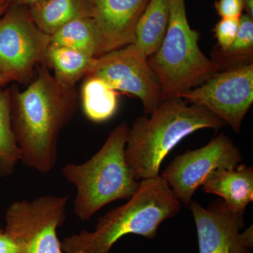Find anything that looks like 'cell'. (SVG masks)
Returning a JSON list of instances; mask_svg holds the SVG:
<instances>
[{
	"label": "cell",
	"instance_id": "6da1fadb",
	"mask_svg": "<svg viewBox=\"0 0 253 253\" xmlns=\"http://www.w3.org/2000/svg\"><path fill=\"white\" fill-rule=\"evenodd\" d=\"M13 131L21 151V162L42 174L54 169L57 161L60 132L76 114V86L64 85L46 65L36 68V76L24 91L10 87Z\"/></svg>",
	"mask_w": 253,
	"mask_h": 253
},
{
	"label": "cell",
	"instance_id": "7a4b0ae2",
	"mask_svg": "<svg viewBox=\"0 0 253 253\" xmlns=\"http://www.w3.org/2000/svg\"><path fill=\"white\" fill-rule=\"evenodd\" d=\"M150 116L136 118L125 150L126 164L138 181L159 176L163 160L186 136L226 126L206 108L189 105L179 96L165 99Z\"/></svg>",
	"mask_w": 253,
	"mask_h": 253
},
{
	"label": "cell",
	"instance_id": "3957f363",
	"mask_svg": "<svg viewBox=\"0 0 253 253\" xmlns=\"http://www.w3.org/2000/svg\"><path fill=\"white\" fill-rule=\"evenodd\" d=\"M181 202L161 175L141 180L127 203L100 217L94 230H82L61 241L65 253H109L128 234L154 239L163 221L176 215Z\"/></svg>",
	"mask_w": 253,
	"mask_h": 253
},
{
	"label": "cell",
	"instance_id": "277c9868",
	"mask_svg": "<svg viewBox=\"0 0 253 253\" xmlns=\"http://www.w3.org/2000/svg\"><path fill=\"white\" fill-rule=\"evenodd\" d=\"M129 130L126 122L121 123L89 161L63 168V176L77 189L73 212L81 221L89 220L113 201H128L139 189L141 181L136 180L125 158Z\"/></svg>",
	"mask_w": 253,
	"mask_h": 253
},
{
	"label": "cell",
	"instance_id": "5b68a950",
	"mask_svg": "<svg viewBox=\"0 0 253 253\" xmlns=\"http://www.w3.org/2000/svg\"><path fill=\"white\" fill-rule=\"evenodd\" d=\"M200 33L190 26L185 0H169V20L164 41L148 58L161 82L164 99L201 85L214 73L217 65L199 46Z\"/></svg>",
	"mask_w": 253,
	"mask_h": 253
},
{
	"label": "cell",
	"instance_id": "8992f818",
	"mask_svg": "<svg viewBox=\"0 0 253 253\" xmlns=\"http://www.w3.org/2000/svg\"><path fill=\"white\" fill-rule=\"evenodd\" d=\"M49 44L50 36L36 26L28 7L10 4L0 17V73L28 85L36 68L46 65Z\"/></svg>",
	"mask_w": 253,
	"mask_h": 253
},
{
	"label": "cell",
	"instance_id": "52a82bcc",
	"mask_svg": "<svg viewBox=\"0 0 253 253\" xmlns=\"http://www.w3.org/2000/svg\"><path fill=\"white\" fill-rule=\"evenodd\" d=\"M68 199L46 195L10 205L4 231L17 244L18 253H65L57 229L66 220Z\"/></svg>",
	"mask_w": 253,
	"mask_h": 253
},
{
	"label": "cell",
	"instance_id": "ba28073f",
	"mask_svg": "<svg viewBox=\"0 0 253 253\" xmlns=\"http://www.w3.org/2000/svg\"><path fill=\"white\" fill-rule=\"evenodd\" d=\"M87 77L100 78L114 90L139 98L146 114L151 115L165 100L148 58L133 44L95 58Z\"/></svg>",
	"mask_w": 253,
	"mask_h": 253
},
{
	"label": "cell",
	"instance_id": "9c48e42d",
	"mask_svg": "<svg viewBox=\"0 0 253 253\" xmlns=\"http://www.w3.org/2000/svg\"><path fill=\"white\" fill-rule=\"evenodd\" d=\"M178 96L206 108L239 134L253 103V63L214 73Z\"/></svg>",
	"mask_w": 253,
	"mask_h": 253
},
{
	"label": "cell",
	"instance_id": "30bf717a",
	"mask_svg": "<svg viewBox=\"0 0 253 253\" xmlns=\"http://www.w3.org/2000/svg\"><path fill=\"white\" fill-rule=\"evenodd\" d=\"M242 160L234 141L221 133L206 146L175 156L161 176L178 200L188 206L210 173L218 168H235Z\"/></svg>",
	"mask_w": 253,
	"mask_h": 253
},
{
	"label": "cell",
	"instance_id": "8fae6325",
	"mask_svg": "<svg viewBox=\"0 0 253 253\" xmlns=\"http://www.w3.org/2000/svg\"><path fill=\"white\" fill-rule=\"evenodd\" d=\"M188 207L196 223L199 253H251L253 227L241 232L244 214L233 211L222 199L206 208L192 200Z\"/></svg>",
	"mask_w": 253,
	"mask_h": 253
},
{
	"label": "cell",
	"instance_id": "7c38bea8",
	"mask_svg": "<svg viewBox=\"0 0 253 253\" xmlns=\"http://www.w3.org/2000/svg\"><path fill=\"white\" fill-rule=\"evenodd\" d=\"M87 1L99 32V56L133 44L136 23L149 0Z\"/></svg>",
	"mask_w": 253,
	"mask_h": 253
},
{
	"label": "cell",
	"instance_id": "4fadbf2b",
	"mask_svg": "<svg viewBox=\"0 0 253 253\" xmlns=\"http://www.w3.org/2000/svg\"><path fill=\"white\" fill-rule=\"evenodd\" d=\"M201 186L205 192L219 196L233 211L245 214L253 201V168L239 164L218 168L208 174Z\"/></svg>",
	"mask_w": 253,
	"mask_h": 253
},
{
	"label": "cell",
	"instance_id": "5bb4252c",
	"mask_svg": "<svg viewBox=\"0 0 253 253\" xmlns=\"http://www.w3.org/2000/svg\"><path fill=\"white\" fill-rule=\"evenodd\" d=\"M28 9L36 26L49 36L75 20L91 17L87 0H42Z\"/></svg>",
	"mask_w": 253,
	"mask_h": 253
},
{
	"label": "cell",
	"instance_id": "9a60e30c",
	"mask_svg": "<svg viewBox=\"0 0 253 253\" xmlns=\"http://www.w3.org/2000/svg\"><path fill=\"white\" fill-rule=\"evenodd\" d=\"M169 20V0H149L134 31L133 44L149 58L160 49Z\"/></svg>",
	"mask_w": 253,
	"mask_h": 253
},
{
	"label": "cell",
	"instance_id": "2e32d148",
	"mask_svg": "<svg viewBox=\"0 0 253 253\" xmlns=\"http://www.w3.org/2000/svg\"><path fill=\"white\" fill-rule=\"evenodd\" d=\"M95 57L66 46L50 43L46 56V65L52 68L54 77L64 85L76 86L81 78L85 77Z\"/></svg>",
	"mask_w": 253,
	"mask_h": 253
},
{
	"label": "cell",
	"instance_id": "e0dca14e",
	"mask_svg": "<svg viewBox=\"0 0 253 253\" xmlns=\"http://www.w3.org/2000/svg\"><path fill=\"white\" fill-rule=\"evenodd\" d=\"M82 101L88 119L95 123L104 122L112 118L117 111L118 93L100 78H84Z\"/></svg>",
	"mask_w": 253,
	"mask_h": 253
},
{
	"label": "cell",
	"instance_id": "ac0fdd59",
	"mask_svg": "<svg viewBox=\"0 0 253 253\" xmlns=\"http://www.w3.org/2000/svg\"><path fill=\"white\" fill-rule=\"evenodd\" d=\"M213 62L219 71L241 67L253 63V18L245 14L240 17L239 33L235 41L229 48L213 49Z\"/></svg>",
	"mask_w": 253,
	"mask_h": 253
},
{
	"label": "cell",
	"instance_id": "d6986e66",
	"mask_svg": "<svg viewBox=\"0 0 253 253\" xmlns=\"http://www.w3.org/2000/svg\"><path fill=\"white\" fill-rule=\"evenodd\" d=\"M50 43L99 56V32L93 18H79L50 36Z\"/></svg>",
	"mask_w": 253,
	"mask_h": 253
},
{
	"label": "cell",
	"instance_id": "ffe728a7",
	"mask_svg": "<svg viewBox=\"0 0 253 253\" xmlns=\"http://www.w3.org/2000/svg\"><path fill=\"white\" fill-rule=\"evenodd\" d=\"M21 151L13 131L11 116V92L0 89V178L11 175L21 161Z\"/></svg>",
	"mask_w": 253,
	"mask_h": 253
},
{
	"label": "cell",
	"instance_id": "44dd1931",
	"mask_svg": "<svg viewBox=\"0 0 253 253\" xmlns=\"http://www.w3.org/2000/svg\"><path fill=\"white\" fill-rule=\"evenodd\" d=\"M239 26L240 18H221L213 30L217 41L215 47L222 50L229 48L238 36Z\"/></svg>",
	"mask_w": 253,
	"mask_h": 253
},
{
	"label": "cell",
	"instance_id": "7402d4cb",
	"mask_svg": "<svg viewBox=\"0 0 253 253\" xmlns=\"http://www.w3.org/2000/svg\"><path fill=\"white\" fill-rule=\"evenodd\" d=\"M214 7L221 18H239L244 11L243 0H217Z\"/></svg>",
	"mask_w": 253,
	"mask_h": 253
},
{
	"label": "cell",
	"instance_id": "603a6c76",
	"mask_svg": "<svg viewBox=\"0 0 253 253\" xmlns=\"http://www.w3.org/2000/svg\"><path fill=\"white\" fill-rule=\"evenodd\" d=\"M0 253H18L17 244L4 230L0 229Z\"/></svg>",
	"mask_w": 253,
	"mask_h": 253
},
{
	"label": "cell",
	"instance_id": "cb8c5ba5",
	"mask_svg": "<svg viewBox=\"0 0 253 253\" xmlns=\"http://www.w3.org/2000/svg\"><path fill=\"white\" fill-rule=\"evenodd\" d=\"M42 0H9L11 4L22 5L29 8L33 5L38 4Z\"/></svg>",
	"mask_w": 253,
	"mask_h": 253
},
{
	"label": "cell",
	"instance_id": "d4e9b609",
	"mask_svg": "<svg viewBox=\"0 0 253 253\" xmlns=\"http://www.w3.org/2000/svg\"><path fill=\"white\" fill-rule=\"evenodd\" d=\"M244 9L246 11V14L253 18V0H243Z\"/></svg>",
	"mask_w": 253,
	"mask_h": 253
},
{
	"label": "cell",
	"instance_id": "484cf974",
	"mask_svg": "<svg viewBox=\"0 0 253 253\" xmlns=\"http://www.w3.org/2000/svg\"><path fill=\"white\" fill-rule=\"evenodd\" d=\"M10 4L9 0H0V17L6 12Z\"/></svg>",
	"mask_w": 253,
	"mask_h": 253
},
{
	"label": "cell",
	"instance_id": "4316f807",
	"mask_svg": "<svg viewBox=\"0 0 253 253\" xmlns=\"http://www.w3.org/2000/svg\"><path fill=\"white\" fill-rule=\"evenodd\" d=\"M10 83H11V81L9 78L0 73V89L4 87V86H6V84H9Z\"/></svg>",
	"mask_w": 253,
	"mask_h": 253
}]
</instances>
